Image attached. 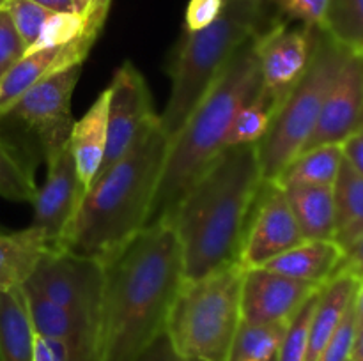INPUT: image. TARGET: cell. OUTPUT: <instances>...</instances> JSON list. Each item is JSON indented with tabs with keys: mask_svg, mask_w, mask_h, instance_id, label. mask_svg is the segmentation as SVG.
I'll list each match as a JSON object with an SVG mask.
<instances>
[{
	"mask_svg": "<svg viewBox=\"0 0 363 361\" xmlns=\"http://www.w3.org/2000/svg\"><path fill=\"white\" fill-rule=\"evenodd\" d=\"M35 335V333H34ZM34 361H67V350L60 342L34 336Z\"/></svg>",
	"mask_w": 363,
	"mask_h": 361,
	"instance_id": "cell-39",
	"label": "cell"
},
{
	"mask_svg": "<svg viewBox=\"0 0 363 361\" xmlns=\"http://www.w3.org/2000/svg\"><path fill=\"white\" fill-rule=\"evenodd\" d=\"M255 38L234 53L179 133L170 140L147 225L170 214L188 188L225 149V134L238 110L262 91Z\"/></svg>",
	"mask_w": 363,
	"mask_h": 361,
	"instance_id": "cell-4",
	"label": "cell"
},
{
	"mask_svg": "<svg viewBox=\"0 0 363 361\" xmlns=\"http://www.w3.org/2000/svg\"><path fill=\"white\" fill-rule=\"evenodd\" d=\"M363 110V55L350 53L330 87L315 130L305 149L342 144L357 131ZM303 149V151H305Z\"/></svg>",
	"mask_w": 363,
	"mask_h": 361,
	"instance_id": "cell-16",
	"label": "cell"
},
{
	"mask_svg": "<svg viewBox=\"0 0 363 361\" xmlns=\"http://www.w3.org/2000/svg\"><path fill=\"white\" fill-rule=\"evenodd\" d=\"M106 115H108V92L105 88L92 103L91 108L84 113V117L74 120L71 130L69 145L84 193L94 183L105 158Z\"/></svg>",
	"mask_w": 363,
	"mask_h": 361,
	"instance_id": "cell-19",
	"label": "cell"
},
{
	"mask_svg": "<svg viewBox=\"0 0 363 361\" xmlns=\"http://www.w3.org/2000/svg\"><path fill=\"white\" fill-rule=\"evenodd\" d=\"M20 34L21 41L27 46V52L35 45L39 34L43 30V25L50 18V11L41 7L32 0H7L4 6Z\"/></svg>",
	"mask_w": 363,
	"mask_h": 361,
	"instance_id": "cell-32",
	"label": "cell"
},
{
	"mask_svg": "<svg viewBox=\"0 0 363 361\" xmlns=\"http://www.w3.org/2000/svg\"><path fill=\"white\" fill-rule=\"evenodd\" d=\"M35 335L57 340L67 350V361H99V322L66 310L41 294L21 285Z\"/></svg>",
	"mask_w": 363,
	"mask_h": 361,
	"instance_id": "cell-15",
	"label": "cell"
},
{
	"mask_svg": "<svg viewBox=\"0 0 363 361\" xmlns=\"http://www.w3.org/2000/svg\"><path fill=\"white\" fill-rule=\"evenodd\" d=\"M301 241L303 236L284 188L275 180H264L252 209L238 264L243 269L262 268Z\"/></svg>",
	"mask_w": 363,
	"mask_h": 361,
	"instance_id": "cell-11",
	"label": "cell"
},
{
	"mask_svg": "<svg viewBox=\"0 0 363 361\" xmlns=\"http://www.w3.org/2000/svg\"><path fill=\"white\" fill-rule=\"evenodd\" d=\"M357 311H358V324H363V282L358 285L357 292Z\"/></svg>",
	"mask_w": 363,
	"mask_h": 361,
	"instance_id": "cell-44",
	"label": "cell"
},
{
	"mask_svg": "<svg viewBox=\"0 0 363 361\" xmlns=\"http://www.w3.org/2000/svg\"><path fill=\"white\" fill-rule=\"evenodd\" d=\"M342 145L323 144L301 151L275 183L280 186L291 184H308V186H333L342 165Z\"/></svg>",
	"mask_w": 363,
	"mask_h": 361,
	"instance_id": "cell-25",
	"label": "cell"
},
{
	"mask_svg": "<svg viewBox=\"0 0 363 361\" xmlns=\"http://www.w3.org/2000/svg\"><path fill=\"white\" fill-rule=\"evenodd\" d=\"M287 324L241 322L227 361H269L279 354Z\"/></svg>",
	"mask_w": 363,
	"mask_h": 361,
	"instance_id": "cell-27",
	"label": "cell"
},
{
	"mask_svg": "<svg viewBox=\"0 0 363 361\" xmlns=\"http://www.w3.org/2000/svg\"><path fill=\"white\" fill-rule=\"evenodd\" d=\"M99 32H101V28L91 25L78 13H52L48 20H46V23L43 25V30L39 34L38 41H35V45L28 52L69 45V42L82 38V35H99Z\"/></svg>",
	"mask_w": 363,
	"mask_h": 361,
	"instance_id": "cell-30",
	"label": "cell"
},
{
	"mask_svg": "<svg viewBox=\"0 0 363 361\" xmlns=\"http://www.w3.org/2000/svg\"><path fill=\"white\" fill-rule=\"evenodd\" d=\"M303 239H333L335 202L333 186H282Z\"/></svg>",
	"mask_w": 363,
	"mask_h": 361,
	"instance_id": "cell-22",
	"label": "cell"
},
{
	"mask_svg": "<svg viewBox=\"0 0 363 361\" xmlns=\"http://www.w3.org/2000/svg\"><path fill=\"white\" fill-rule=\"evenodd\" d=\"M358 292V290H357ZM358 311H357V296L351 301L347 306L346 314H344L342 321H340L339 328L333 333L330 342L319 354L315 361H347L351 360V350H353L354 338H357L358 331Z\"/></svg>",
	"mask_w": 363,
	"mask_h": 361,
	"instance_id": "cell-33",
	"label": "cell"
},
{
	"mask_svg": "<svg viewBox=\"0 0 363 361\" xmlns=\"http://www.w3.org/2000/svg\"><path fill=\"white\" fill-rule=\"evenodd\" d=\"M262 184L257 144H248L223 149L188 188L165 218L181 244L184 280L238 264Z\"/></svg>",
	"mask_w": 363,
	"mask_h": 361,
	"instance_id": "cell-2",
	"label": "cell"
},
{
	"mask_svg": "<svg viewBox=\"0 0 363 361\" xmlns=\"http://www.w3.org/2000/svg\"><path fill=\"white\" fill-rule=\"evenodd\" d=\"M106 92H108L106 151L99 173L119 161L140 137L142 131L158 117L147 81L130 60L117 67Z\"/></svg>",
	"mask_w": 363,
	"mask_h": 361,
	"instance_id": "cell-10",
	"label": "cell"
},
{
	"mask_svg": "<svg viewBox=\"0 0 363 361\" xmlns=\"http://www.w3.org/2000/svg\"><path fill=\"white\" fill-rule=\"evenodd\" d=\"M46 250H50V244L41 230L0 227V292L20 289Z\"/></svg>",
	"mask_w": 363,
	"mask_h": 361,
	"instance_id": "cell-20",
	"label": "cell"
},
{
	"mask_svg": "<svg viewBox=\"0 0 363 361\" xmlns=\"http://www.w3.org/2000/svg\"><path fill=\"white\" fill-rule=\"evenodd\" d=\"M319 292L308 297L303 306L296 311L291 322L287 324L286 333H284L282 343L279 347V361H305L307 360L308 349V333H311L312 315H314L315 304H318Z\"/></svg>",
	"mask_w": 363,
	"mask_h": 361,
	"instance_id": "cell-31",
	"label": "cell"
},
{
	"mask_svg": "<svg viewBox=\"0 0 363 361\" xmlns=\"http://www.w3.org/2000/svg\"><path fill=\"white\" fill-rule=\"evenodd\" d=\"M243 273L240 264H233L184 280L165 326L177 354L194 361H227L241 324Z\"/></svg>",
	"mask_w": 363,
	"mask_h": 361,
	"instance_id": "cell-6",
	"label": "cell"
},
{
	"mask_svg": "<svg viewBox=\"0 0 363 361\" xmlns=\"http://www.w3.org/2000/svg\"><path fill=\"white\" fill-rule=\"evenodd\" d=\"M38 193L34 165L6 137L0 127V197L11 202H30Z\"/></svg>",
	"mask_w": 363,
	"mask_h": 361,
	"instance_id": "cell-26",
	"label": "cell"
},
{
	"mask_svg": "<svg viewBox=\"0 0 363 361\" xmlns=\"http://www.w3.org/2000/svg\"><path fill=\"white\" fill-rule=\"evenodd\" d=\"M50 13H74L73 0H32Z\"/></svg>",
	"mask_w": 363,
	"mask_h": 361,
	"instance_id": "cell-42",
	"label": "cell"
},
{
	"mask_svg": "<svg viewBox=\"0 0 363 361\" xmlns=\"http://www.w3.org/2000/svg\"><path fill=\"white\" fill-rule=\"evenodd\" d=\"M74 2V13H78L80 16H84L87 20L94 11L103 9L110 11V4L112 0H73Z\"/></svg>",
	"mask_w": 363,
	"mask_h": 361,
	"instance_id": "cell-41",
	"label": "cell"
},
{
	"mask_svg": "<svg viewBox=\"0 0 363 361\" xmlns=\"http://www.w3.org/2000/svg\"><path fill=\"white\" fill-rule=\"evenodd\" d=\"M351 360H353V361H363V324L358 326L357 338H354L353 350H351Z\"/></svg>",
	"mask_w": 363,
	"mask_h": 361,
	"instance_id": "cell-43",
	"label": "cell"
},
{
	"mask_svg": "<svg viewBox=\"0 0 363 361\" xmlns=\"http://www.w3.org/2000/svg\"><path fill=\"white\" fill-rule=\"evenodd\" d=\"M360 282L351 278L350 275H339L333 276L328 283L319 292L318 304H315L314 315H312L311 322V333H308V349H307V360L305 361H315L333 333L339 328L340 321H342L344 314H346L347 306L351 301L357 296V290Z\"/></svg>",
	"mask_w": 363,
	"mask_h": 361,
	"instance_id": "cell-21",
	"label": "cell"
},
{
	"mask_svg": "<svg viewBox=\"0 0 363 361\" xmlns=\"http://www.w3.org/2000/svg\"><path fill=\"white\" fill-rule=\"evenodd\" d=\"M27 53L13 20L6 7H0V81L14 67V64Z\"/></svg>",
	"mask_w": 363,
	"mask_h": 361,
	"instance_id": "cell-34",
	"label": "cell"
},
{
	"mask_svg": "<svg viewBox=\"0 0 363 361\" xmlns=\"http://www.w3.org/2000/svg\"><path fill=\"white\" fill-rule=\"evenodd\" d=\"M335 229L333 241L346 253L363 234V177L346 159L333 183Z\"/></svg>",
	"mask_w": 363,
	"mask_h": 361,
	"instance_id": "cell-23",
	"label": "cell"
},
{
	"mask_svg": "<svg viewBox=\"0 0 363 361\" xmlns=\"http://www.w3.org/2000/svg\"><path fill=\"white\" fill-rule=\"evenodd\" d=\"M314 28H291L286 21L275 20L255 38L262 92L272 99L277 110L307 71Z\"/></svg>",
	"mask_w": 363,
	"mask_h": 361,
	"instance_id": "cell-12",
	"label": "cell"
},
{
	"mask_svg": "<svg viewBox=\"0 0 363 361\" xmlns=\"http://www.w3.org/2000/svg\"><path fill=\"white\" fill-rule=\"evenodd\" d=\"M347 361H353V360H347Z\"/></svg>",
	"mask_w": 363,
	"mask_h": 361,
	"instance_id": "cell-48",
	"label": "cell"
},
{
	"mask_svg": "<svg viewBox=\"0 0 363 361\" xmlns=\"http://www.w3.org/2000/svg\"><path fill=\"white\" fill-rule=\"evenodd\" d=\"M45 299L96 319L101 324L105 262L73 251L50 248L23 283Z\"/></svg>",
	"mask_w": 363,
	"mask_h": 361,
	"instance_id": "cell-8",
	"label": "cell"
},
{
	"mask_svg": "<svg viewBox=\"0 0 363 361\" xmlns=\"http://www.w3.org/2000/svg\"><path fill=\"white\" fill-rule=\"evenodd\" d=\"M6 2H7V0H0V7L6 6Z\"/></svg>",
	"mask_w": 363,
	"mask_h": 361,
	"instance_id": "cell-46",
	"label": "cell"
},
{
	"mask_svg": "<svg viewBox=\"0 0 363 361\" xmlns=\"http://www.w3.org/2000/svg\"><path fill=\"white\" fill-rule=\"evenodd\" d=\"M357 130H363V110H362L360 120H358V127H357Z\"/></svg>",
	"mask_w": 363,
	"mask_h": 361,
	"instance_id": "cell-45",
	"label": "cell"
},
{
	"mask_svg": "<svg viewBox=\"0 0 363 361\" xmlns=\"http://www.w3.org/2000/svg\"><path fill=\"white\" fill-rule=\"evenodd\" d=\"M137 361H194L183 357L181 354L176 353V349L172 347L170 340L167 338L165 333L158 336L140 356L137 357Z\"/></svg>",
	"mask_w": 363,
	"mask_h": 361,
	"instance_id": "cell-37",
	"label": "cell"
},
{
	"mask_svg": "<svg viewBox=\"0 0 363 361\" xmlns=\"http://www.w3.org/2000/svg\"><path fill=\"white\" fill-rule=\"evenodd\" d=\"M34 336L21 287L0 292V361H34Z\"/></svg>",
	"mask_w": 363,
	"mask_h": 361,
	"instance_id": "cell-24",
	"label": "cell"
},
{
	"mask_svg": "<svg viewBox=\"0 0 363 361\" xmlns=\"http://www.w3.org/2000/svg\"><path fill=\"white\" fill-rule=\"evenodd\" d=\"M344 159L363 177V130H357L342 142Z\"/></svg>",
	"mask_w": 363,
	"mask_h": 361,
	"instance_id": "cell-40",
	"label": "cell"
},
{
	"mask_svg": "<svg viewBox=\"0 0 363 361\" xmlns=\"http://www.w3.org/2000/svg\"><path fill=\"white\" fill-rule=\"evenodd\" d=\"M289 20L301 21L303 27H321L328 0H266Z\"/></svg>",
	"mask_w": 363,
	"mask_h": 361,
	"instance_id": "cell-35",
	"label": "cell"
},
{
	"mask_svg": "<svg viewBox=\"0 0 363 361\" xmlns=\"http://www.w3.org/2000/svg\"><path fill=\"white\" fill-rule=\"evenodd\" d=\"M275 112L277 108L272 99L262 91L259 92L252 101L245 103L234 115L225 134V147L259 144L268 131Z\"/></svg>",
	"mask_w": 363,
	"mask_h": 361,
	"instance_id": "cell-29",
	"label": "cell"
},
{
	"mask_svg": "<svg viewBox=\"0 0 363 361\" xmlns=\"http://www.w3.org/2000/svg\"><path fill=\"white\" fill-rule=\"evenodd\" d=\"M321 28L351 53L363 55V0H328Z\"/></svg>",
	"mask_w": 363,
	"mask_h": 361,
	"instance_id": "cell-28",
	"label": "cell"
},
{
	"mask_svg": "<svg viewBox=\"0 0 363 361\" xmlns=\"http://www.w3.org/2000/svg\"><path fill=\"white\" fill-rule=\"evenodd\" d=\"M266 0H225L222 14L201 30H186L170 55L172 87L165 112L160 115L163 131L172 140L209 91L234 53L273 23Z\"/></svg>",
	"mask_w": 363,
	"mask_h": 361,
	"instance_id": "cell-5",
	"label": "cell"
},
{
	"mask_svg": "<svg viewBox=\"0 0 363 361\" xmlns=\"http://www.w3.org/2000/svg\"><path fill=\"white\" fill-rule=\"evenodd\" d=\"M321 289L266 268L245 269L241 283V322L289 324L305 301Z\"/></svg>",
	"mask_w": 363,
	"mask_h": 361,
	"instance_id": "cell-14",
	"label": "cell"
},
{
	"mask_svg": "<svg viewBox=\"0 0 363 361\" xmlns=\"http://www.w3.org/2000/svg\"><path fill=\"white\" fill-rule=\"evenodd\" d=\"M169 144L158 115L119 161L96 177L57 248L105 262L133 239L147 225Z\"/></svg>",
	"mask_w": 363,
	"mask_h": 361,
	"instance_id": "cell-3",
	"label": "cell"
},
{
	"mask_svg": "<svg viewBox=\"0 0 363 361\" xmlns=\"http://www.w3.org/2000/svg\"><path fill=\"white\" fill-rule=\"evenodd\" d=\"M344 250L333 239H303L262 268L293 280L325 287L335 276Z\"/></svg>",
	"mask_w": 363,
	"mask_h": 361,
	"instance_id": "cell-18",
	"label": "cell"
},
{
	"mask_svg": "<svg viewBox=\"0 0 363 361\" xmlns=\"http://www.w3.org/2000/svg\"><path fill=\"white\" fill-rule=\"evenodd\" d=\"M46 165L45 184L38 188L32 200L34 216L30 227L45 234L50 248H57L84 197V186L69 144L46 156Z\"/></svg>",
	"mask_w": 363,
	"mask_h": 361,
	"instance_id": "cell-13",
	"label": "cell"
},
{
	"mask_svg": "<svg viewBox=\"0 0 363 361\" xmlns=\"http://www.w3.org/2000/svg\"><path fill=\"white\" fill-rule=\"evenodd\" d=\"M339 273L350 275L351 278L363 282V234L358 237L357 243L344 253V258L335 275H339Z\"/></svg>",
	"mask_w": 363,
	"mask_h": 361,
	"instance_id": "cell-38",
	"label": "cell"
},
{
	"mask_svg": "<svg viewBox=\"0 0 363 361\" xmlns=\"http://www.w3.org/2000/svg\"><path fill=\"white\" fill-rule=\"evenodd\" d=\"M225 0H190L186 7V30H201L222 14Z\"/></svg>",
	"mask_w": 363,
	"mask_h": 361,
	"instance_id": "cell-36",
	"label": "cell"
},
{
	"mask_svg": "<svg viewBox=\"0 0 363 361\" xmlns=\"http://www.w3.org/2000/svg\"><path fill=\"white\" fill-rule=\"evenodd\" d=\"M183 282V251L165 219L145 225L105 260L99 361H137L165 333Z\"/></svg>",
	"mask_w": 363,
	"mask_h": 361,
	"instance_id": "cell-1",
	"label": "cell"
},
{
	"mask_svg": "<svg viewBox=\"0 0 363 361\" xmlns=\"http://www.w3.org/2000/svg\"><path fill=\"white\" fill-rule=\"evenodd\" d=\"M350 53L321 27L314 28L307 71L280 103L268 131L257 144L262 179L277 180L282 170L303 151L314 133L330 87Z\"/></svg>",
	"mask_w": 363,
	"mask_h": 361,
	"instance_id": "cell-7",
	"label": "cell"
},
{
	"mask_svg": "<svg viewBox=\"0 0 363 361\" xmlns=\"http://www.w3.org/2000/svg\"><path fill=\"white\" fill-rule=\"evenodd\" d=\"M98 35L85 34L77 41L55 48L27 52L0 81V115L11 108L30 87L50 74L66 67L84 64Z\"/></svg>",
	"mask_w": 363,
	"mask_h": 361,
	"instance_id": "cell-17",
	"label": "cell"
},
{
	"mask_svg": "<svg viewBox=\"0 0 363 361\" xmlns=\"http://www.w3.org/2000/svg\"><path fill=\"white\" fill-rule=\"evenodd\" d=\"M269 361H279V357L275 356V357H272V360H269Z\"/></svg>",
	"mask_w": 363,
	"mask_h": 361,
	"instance_id": "cell-47",
	"label": "cell"
},
{
	"mask_svg": "<svg viewBox=\"0 0 363 361\" xmlns=\"http://www.w3.org/2000/svg\"><path fill=\"white\" fill-rule=\"evenodd\" d=\"M82 66L84 64H77L43 78L0 115V122L20 124L34 133L45 158L62 149L69 144L74 124L71 96L82 74Z\"/></svg>",
	"mask_w": 363,
	"mask_h": 361,
	"instance_id": "cell-9",
	"label": "cell"
}]
</instances>
